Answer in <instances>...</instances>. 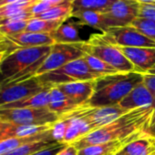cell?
<instances>
[{
    "label": "cell",
    "mask_w": 155,
    "mask_h": 155,
    "mask_svg": "<svg viewBox=\"0 0 155 155\" xmlns=\"http://www.w3.org/2000/svg\"><path fill=\"white\" fill-rule=\"evenodd\" d=\"M154 111L153 107L130 110L112 122L91 131L70 145L80 150L90 145L121 140L139 131L150 130Z\"/></svg>",
    "instance_id": "1"
},
{
    "label": "cell",
    "mask_w": 155,
    "mask_h": 155,
    "mask_svg": "<svg viewBox=\"0 0 155 155\" xmlns=\"http://www.w3.org/2000/svg\"><path fill=\"white\" fill-rule=\"evenodd\" d=\"M52 46L18 48L8 54L0 64V86L36 77Z\"/></svg>",
    "instance_id": "2"
},
{
    "label": "cell",
    "mask_w": 155,
    "mask_h": 155,
    "mask_svg": "<svg viewBox=\"0 0 155 155\" xmlns=\"http://www.w3.org/2000/svg\"><path fill=\"white\" fill-rule=\"evenodd\" d=\"M142 82V73L118 72L96 80L94 94L87 107L101 108L118 105L138 84Z\"/></svg>",
    "instance_id": "3"
},
{
    "label": "cell",
    "mask_w": 155,
    "mask_h": 155,
    "mask_svg": "<svg viewBox=\"0 0 155 155\" xmlns=\"http://www.w3.org/2000/svg\"><path fill=\"white\" fill-rule=\"evenodd\" d=\"M80 46L84 53L101 59L119 72L136 71L134 66L122 52L116 46L104 40L101 34L91 35L88 40H83Z\"/></svg>",
    "instance_id": "4"
},
{
    "label": "cell",
    "mask_w": 155,
    "mask_h": 155,
    "mask_svg": "<svg viewBox=\"0 0 155 155\" xmlns=\"http://www.w3.org/2000/svg\"><path fill=\"white\" fill-rule=\"evenodd\" d=\"M101 77L102 76H100L89 67L83 57L73 60L54 71L38 76L44 86L49 89L66 83L94 81Z\"/></svg>",
    "instance_id": "5"
},
{
    "label": "cell",
    "mask_w": 155,
    "mask_h": 155,
    "mask_svg": "<svg viewBox=\"0 0 155 155\" xmlns=\"http://www.w3.org/2000/svg\"><path fill=\"white\" fill-rule=\"evenodd\" d=\"M0 120L13 125H46L53 124L59 117L48 108L0 110Z\"/></svg>",
    "instance_id": "6"
},
{
    "label": "cell",
    "mask_w": 155,
    "mask_h": 155,
    "mask_svg": "<svg viewBox=\"0 0 155 155\" xmlns=\"http://www.w3.org/2000/svg\"><path fill=\"white\" fill-rule=\"evenodd\" d=\"M104 40L122 48H155V41L150 39L131 26L116 27L101 33Z\"/></svg>",
    "instance_id": "7"
},
{
    "label": "cell",
    "mask_w": 155,
    "mask_h": 155,
    "mask_svg": "<svg viewBox=\"0 0 155 155\" xmlns=\"http://www.w3.org/2000/svg\"><path fill=\"white\" fill-rule=\"evenodd\" d=\"M59 44L55 43L52 46L51 51L38 70L36 77L54 71L66 64L81 58L84 52L81 48L80 44Z\"/></svg>",
    "instance_id": "8"
},
{
    "label": "cell",
    "mask_w": 155,
    "mask_h": 155,
    "mask_svg": "<svg viewBox=\"0 0 155 155\" xmlns=\"http://www.w3.org/2000/svg\"><path fill=\"white\" fill-rule=\"evenodd\" d=\"M46 89L38 77L0 86V107L31 97Z\"/></svg>",
    "instance_id": "9"
},
{
    "label": "cell",
    "mask_w": 155,
    "mask_h": 155,
    "mask_svg": "<svg viewBox=\"0 0 155 155\" xmlns=\"http://www.w3.org/2000/svg\"><path fill=\"white\" fill-rule=\"evenodd\" d=\"M140 5L137 0H114L105 11L109 28L130 26L139 17Z\"/></svg>",
    "instance_id": "10"
},
{
    "label": "cell",
    "mask_w": 155,
    "mask_h": 155,
    "mask_svg": "<svg viewBox=\"0 0 155 155\" xmlns=\"http://www.w3.org/2000/svg\"><path fill=\"white\" fill-rule=\"evenodd\" d=\"M117 48L130 61L137 72L144 73L155 66V48Z\"/></svg>",
    "instance_id": "11"
},
{
    "label": "cell",
    "mask_w": 155,
    "mask_h": 155,
    "mask_svg": "<svg viewBox=\"0 0 155 155\" xmlns=\"http://www.w3.org/2000/svg\"><path fill=\"white\" fill-rule=\"evenodd\" d=\"M95 83L96 80L77 81L58 85L57 88L64 92L68 98H70L77 105L82 107L87 105L93 96L95 91Z\"/></svg>",
    "instance_id": "12"
},
{
    "label": "cell",
    "mask_w": 155,
    "mask_h": 155,
    "mask_svg": "<svg viewBox=\"0 0 155 155\" xmlns=\"http://www.w3.org/2000/svg\"><path fill=\"white\" fill-rule=\"evenodd\" d=\"M143 131L144 130L136 132L121 140H115L84 147L78 150V155H116L121 151L130 142L137 139Z\"/></svg>",
    "instance_id": "13"
},
{
    "label": "cell",
    "mask_w": 155,
    "mask_h": 155,
    "mask_svg": "<svg viewBox=\"0 0 155 155\" xmlns=\"http://www.w3.org/2000/svg\"><path fill=\"white\" fill-rule=\"evenodd\" d=\"M119 105L126 110H132L139 108H154V101L150 91L143 82H140L119 103Z\"/></svg>",
    "instance_id": "14"
},
{
    "label": "cell",
    "mask_w": 155,
    "mask_h": 155,
    "mask_svg": "<svg viewBox=\"0 0 155 155\" xmlns=\"http://www.w3.org/2000/svg\"><path fill=\"white\" fill-rule=\"evenodd\" d=\"M7 38L18 48H37L53 46L55 44L51 34L24 31Z\"/></svg>",
    "instance_id": "15"
},
{
    "label": "cell",
    "mask_w": 155,
    "mask_h": 155,
    "mask_svg": "<svg viewBox=\"0 0 155 155\" xmlns=\"http://www.w3.org/2000/svg\"><path fill=\"white\" fill-rule=\"evenodd\" d=\"M122 151L127 155H155V133L144 130L137 139L130 142Z\"/></svg>",
    "instance_id": "16"
},
{
    "label": "cell",
    "mask_w": 155,
    "mask_h": 155,
    "mask_svg": "<svg viewBox=\"0 0 155 155\" xmlns=\"http://www.w3.org/2000/svg\"><path fill=\"white\" fill-rule=\"evenodd\" d=\"M53 124H46V125H13V124H8V126L0 133V140L8 139V138L33 137V136L51 130Z\"/></svg>",
    "instance_id": "17"
},
{
    "label": "cell",
    "mask_w": 155,
    "mask_h": 155,
    "mask_svg": "<svg viewBox=\"0 0 155 155\" xmlns=\"http://www.w3.org/2000/svg\"><path fill=\"white\" fill-rule=\"evenodd\" d=\"M72 18L77 19L78 24L81 27L88 26L100 30L101 33L109 29L105 12L95 10H81L72 13Z\"/></svg>",
    "instance_id": "18"
},
{
    "label": "cell",
    "mask_w": 155,
    "mask_h": 155,
    "mask_svg": "<svg viewBox=\"0 0 155 155\" xmlns=\"http://www.w3.org/2000/svg\"><path fill=\"white\" fill-rule=\"evenodd\" d=\"M61 118L68 120V126L64 139L65 144H72L76 140L94 130L93 127L83 118L69 116H64Z\"/></svg>",
    "instance_id": "19"
},
{
    "label": "cell",
    "mask_w": 155,
    "mask_h": 155,
    "mask_svg": "<svg viewBox=\"0 0 155 155\" xmlns=\"http://www.w3.org/2000/svg\"><path fill=\"white\" fill-rule=\"evenodd\" d=\"M80 106L77 105L70 98H68L58 88L53 87L50 89V99L48 109L56 113L59 118L73 111Z\"/></svg>",
    "instance_id": "20"
},
{
    "label": "cell",
    "mask_w": 155,
    "mask_h": 155,
    "mask_svg": "<svg viewBox=\"0 0 155 155\" xmlns=\"http://www.w3.org/2000/svg\"><path fill=\"white\" fill-rule=\"evenodd\" d=\"M80 25L77 21L67 20L63 22L58 29L51 34L55 43L59 44H77L83 40L80 37Z\"/></svg>",
    "instance_id": "21"
},
{
    "label": "cell",
    "mask_w": 155,
    "mask_h": 155,
    "mask_svg": "<svg viewBox=\"0 0 155 155\" xmlns=\"http://www.w3.org/2000/svg\"><path fill=\"white\" fill-rule=\"evenodd\" d=\"M50 89H46L31 97L26 98L19 101L4 105L2 107H0V110L25 109V108H31V109L48 108L49 99H50Z\"/></svg>",
    "instance_id": "22"
},
{
    "label": "cell",
    "mask_w": 155,
    "mask_h": 155,
    "mask_svg": "<svg viewBox=\"0 0 155 155\" xmlns=\"http://www.w3.org/2000/svg\"><path fill=\"white\" fill-rule=\"evenodd\" d=\"M53 140L51 130L33 136L28 138H8V139H1L0 140V155H3L21 145L26 143L37 141V140Z\"/></svg>",
    "instance_id": "23"
},
{
    "label": "cell",
    "mask_w": 155,
    "mask_h": 155,
    "mask_svg": "<svg viewBox=\"0 0 155 155\" xmlns=\"http://www.w3.org/2000/svg\"><path fill=\"white\" fill-rule=\"evenodd\" d=\"M73 13V0H66L65 2L58 4L47 12L36 17L48 20H58L65 22L72 18Z\"/></svg>",
    "instance_id": "24"
},
{
    "label": "cell",
    "mask_w": 155,
    "mask_h": 155,
    "mask_svg": "<svg viewBox=\"0 0 155 155\" xmlns=\"http://www.w3.org/2000/svg\"><path fill=\"white\" fill-rule=\"evenodd\" d=\"M62 23H63L62 21H58V20H48V19H43L34 17L28 21L26 31L52 34L58 29V28Z\"/></svg>",
    "instance_id": "25"
},
{
    "label": "cell",
    "mask_w": 155,
    "mask_h": 155,
    "mask_svg": "<svg viewBox=\"0 0 155 155\" xmlns=\"http://www.w3.org/2000/svg\"><path fill=\"white\" fill-rule=\"evenodd\" d=\"M56 144H58V142H56L53 140H37V141H33V142H29V143L21 145V146H19L3 155H31L37 151L47 149V148L51 147Z\"/></svg>",
    "instance_id": "26"
},
{
    "label": "cell",
    "mask_w": 155,
    "mask_h": 155,
    "mask_svg": "<svg viewBox=\"0 0 155 155\" xmlns=\"http://www.w3.org/2000/svg\"><path fill=\"white\" fill-rule=\"evenodd\" d=\"M114 0H73V13L81 10L105 12Z\"/></svg>",
    "instance_id": "27"
},
{
    "label": "cell",
    "mask_w": 155,
    "mask_h": 155,
    "mask_svg": "<svg viewBox=\"0 0 155 155\" xmlns=\"http://www.w3.org/2000/svg\"><path fill=\"white\" fill-rule=\"evenodd\" d=\"M29 20H18V19L0 20V34L4 37H10L24 32L26 31Z\"/></svg>",
    "instance_id": "28"
},
{
    "label": "cell",
    "mask_w": 155,
    "mask_h": 155,
    "mask_svg": "<svg viewBox=\"0 0 155 155\" xmlns=\"http://www.w3.org/2000/svg\"><path fill=\"white\" fill-rule=\"evenodd\" d=\"M83 58L85 59V61L87 62V64L89 65V67L94 72L98 73L100 76L111 75V74H115V73H118L119 72L118 70H116L110 65L107 64L106 62L102 61L101 59H100V58H98L96 57H93L91 55H89V54L84 53Z\"/></svg>",
    "instance_id": "29"
},
{
    "label": "cell",
    "mask_w": 155,
    "mask_h": 155,
    "mask_svg": "<svg viewBox=\"0 0 155 155\" xmlns=\"http://www.w3.org/2000/svg\"><path fill=\"white\" fill-rule=\"evenodd\" d=\"M130 26L137 28L140 33H142L150 39L155 41V22L145 18H137L130 24Z\"/></svg>",
    "instance_id": "30"
},
{
    "label": "cell",
    "mask_w": 155,
    "mask_h": 155,
    "mask_svg": "<svg viewBox=\"0 0 155 155\" xmlns=\"http://www.w3.org/2000/svg\"><path fill=\"white\" fill-rule=\"evenodd\" d=\"M68 126V120L60 118L57 122H55L52 126L51 134L53 140L58 143H64V139L66 135V131Z\"/></svg>",
    "instance_id": "31"
},
{
    "label": "cell",
    "mask_w": 155,
    "mask_h": 155,
    "mask_svg": "<svg viewBox=\"0 0 155 155\" xmlns=\"http://www.w3.org/2000/svg\"><path fill=\"white\" fill-rule=\"evenodd\" d=\"M142 82L152 95L155 110V66L148 71L142 73Z\"/></svg>",
    "instance_id": "32"
},
{
    "label": "cell",
    "mask_w": 155,
    "mask_h": 155,
    "mask_svg": "<svg viewBox=\"0 0 155 155\" xmlns=\"http://www.w3.org/2000/svg\"><path fill=\"white\" fill-rule=\"evenodd\" d=\"M138 18L155 22V2L140 3Z\"/></svg>",
    "instance_id": "33"
},
{
    "label": "cell",
    "mask_w": 155,
    "mask_h": 155,
    "mask_svg": "<svg viewBox=\"0 0 155 155\" xmlns=\"http://www.w3.org/2000/svg\"><path fill=\"white\" fill-rule=\"evenodd\" d=\"M68 144L63 143H58L56 145H53L51 147H48L47 149L41 150L39 151H37L31 155H57L60 150H62Z\"/></svg>",
    "instance_id": "34"
},
{
    "label": "cell",
    "mask_w": 155,
    "mask_h": 155,
    "mask_svg": "<svg viewBox=\"0 0 155 155\" xmlns=\"http://www.w3.org/2000/svg\"><path fill=\"white\" fill-rule=\"evenodd\" d=\"M57 155H78V149H76L74 146L70 144H68Z\"/></svg>",
    "instance_id": "35"
},
{
    "label": "cell",
    "mask_w": 155,
    "mask_h": 155,
    "mask_svg": "<svg viewBox=\"0 0 155 155\" xmlns=\"http://www.w3.org/2000/svg\"><path fill=\"white\" fill-rule=\"evenodd\" d=\"M44 1H46V2L49 3L51 6L55 7V6L58 5V4H61V3L65 2L66 0H44Z\"/></svg>",
    "instance_id": "36"
},
{
    "label": "cell",
    "mask_w": 155,
    "mask_h": 155,
    "mask_svg": "<svg viewBox=\"0 0 155 155\" xmlns=\"http://www.w3.org/2000/svg\"><path fill=\"white\" fill-rule=\"evenodd\" d=\"M8 124H9V123H7V122H5V121H3V120H0V133H1V132L8 126Z\"/></svg>",
    "instance_id": "37"
},
{
    "label": "cell",
    "mask_w": 155,
    "mask_h": 155,
    "mask_svg": "<svg viewBox=\"0 0 155 155\" xmlns=\"http://www.w3.org/2000/svg\"><path fill=\"white\" fill-rule=\"evenodd\" d=\"M155 129V111L153 113V117H152V120H151V125H150V131L153 132Z\"/></svg>",
    "instance_id": "38"
},
{
    "label": "cell",
    "mask_w": 155,
    "mask_h": 155,
    "mask_svg": "<svg viewBox=\"0 0 155 155\" xmlns=\"http://www.w3.org/2000/svg\"><path fill=\"white\" fill-rule=\"evenodd\" d=\"M140 3H152L155 2V0H137Z\"/></svg>",
    "instance_id": "39"
},
{
    "label": "cell",
    "mask_w": 155,
    "mask_h": 155,
    "mask_svg": "<svg viewBox=\"0 0 155 155\" xmlns=\"http://www.w3.org/2000/svg\"><path fill=\"white\" fill-rule=\"evenodd\" d=\"M116 155H127V154H126V153H124V152H123V151L121 150V151H120L119 153H117Z\"/></svg>",
    "instance_id": "40"
},
{
    "label": "cell",
    "mask_w": 155,
    "mask_h": 155,
    "mask_svg": "<svg viewBox=\"0 0 155 155\" xmlns=\"http://www.w3.org/2000/svg\"><path fill=\"white\" fill-rule=\"evenodd\" d=\"M2 37H3V36H2L1 34H0V38H2Z\"/></svg>",
    "instance_id": "41"
},
{
    "label": "cell",
    "mask_w": 155,
    "mask_h": 155,
    "mask_svg": "<svg viewBox=\"0 0 155 155\" xmlns=\"http://www.w3.org/2000/svg\"><path fill=\"white\" fill-rule=\"evenodd\" d=\"M2 1H4V0H0V2H2Z\"/></svg>",
    "instance_id": "42"
},
{
    "label": "cell",
    "mask_w": 155,
    "mask_h": 155,
    "mask_svg": "<svg viewBox=\"0 0 155 155\" xmlns=\"http://www.w3.org/2000/svg\"><path fill=\"white\" fill-rule=\"evenodd\" d=\"M154 130H155V129H154ZM154 130H153V133H154Z\"/></svg>",
    "instance_id": "43"
}]
</instances>
